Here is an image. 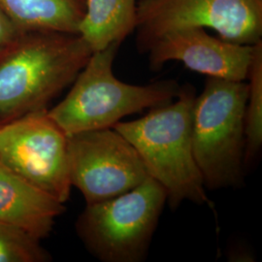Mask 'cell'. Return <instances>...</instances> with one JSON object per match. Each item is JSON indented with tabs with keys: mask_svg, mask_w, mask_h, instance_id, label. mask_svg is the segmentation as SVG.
Here are the masks:
<instances>
[{
	"mask_svg": "<svg viewBox=\"0 0 262 262\" xmlns=\"http://www.w3.org/2000/svg\"><path fill=\"white\" fill-rule=\"evenodd\" d=\"M195 97L191 84L181 85L171 102L150 109L138 120L122 121L113 126L137 150L150 178L164 188L171 210L184 201L211 203L192 150Z\"/></svg>",
	"mask_w": 262,
	"mask_h": 262,
	"instance_id": "7a4b0ae2",
	"label": "cell"
},
{
	"mask_svg": "<svg viewBox=\"0 0 262 262\" xmlns=\"http://www.w3.org/2000/svg\"><path fill=\"white\" fill-rule=\"evenodd\" d=\"M248 95L245 81L208 77L203 92L195 97L192 150L206 189L243 185Z\"/></svg>",
	"mask_w": 262,
	"mask_h": 262,
	"instance_id": "277c9868",
	"label": "cell"
},
{
	"mask_svg": "<svg viewBox=\"0 0 262 262\" xmlns=\"http://www.w3.org/2000/svg\"><path fill=\"white\" fill-rule=\"evenodd\" d=\"M247 80L249 95L245 113V167L257 159L262 147V41L254 45Z\"/></svg>",
	"mask_w": 262,
	"mask_h": 262,
	"instance_id": "4fadbf2b",
	"label": "cell"
},
{
	"mask_svg": "<svg viewBox=\"0 0 262 262\" xmlns=\"http://www.w3.org/2000/svg\"><path fill=\"white\" fill-rule=\"evenodd\" d=\"M0 161L56 200L69 199L68 135L48 109L0 124Z\"/></svg>",
	"mask_w": 262,
	"mask_h": 262,
	"instance_id": "52a82bcc",
	"label": "cell"
},
{
	"mask_svg": "<svg viewBox=\"0 0 262 262\" xmlns=\"http://www.w3.org/2000/svg\"><path fill=\"white\" fill-rule=\"evenodd\" d=\"M93 50L80 34L24 32L0 51V123L49 105L71 85Z\"/></svg>",
	"mask_w": 262,
	"mask_h": 262,
	"instance_id": "6da1fadb",
	"label": "cell"
},
{
	"mask_svg": "<svg viewBox=\"0 0 262 262\" xmlns=\"http://www.w3.org/2000/svg\"><path fill=\"white\" fill-rule=\"evenodd\" d=\"M0 124H1V123H0Z\"/></svg>",
	"mask_w": 262,
	"mask_h": 262,
	"instance_id": "e0dca14e",
	"label": "cell"
},
{
	"mask_svg": "<svg viewBox=\"0 0 262 262\" xmlns=\"http://www.w3.org/2000/svg\"><path fill=\"white\" fill-rule=\"evenodd\" d=\"M121 43L94 52L66 97L52 109V119L67 135L111 128L124 117L174 100L181 90L175 80L145 85L127 84L113 71Z\"/></svg>",
	"mask_w": 262,
	"mask_h": 262,
	"instance_id": "3957f363",
	"label": "cell"
},
{
	"mask_svg": "<svg viewBox=\"0 0 262 262\" xmlns=\"http://www.w3.org/2000/svg\"><path fill=\"white\" fill-rule=\"evenodd\" d=\"M254 45H240L210 35L205 28L174 30L155 41L149 53L152 71L171 61H181L191 71L212 78L246 81Z\"/></svg>",
	"mask_w": 262,
	"mask_h": 262,
	"instance_id": "9c48e42d",
	"label": "cell"
},
{
	"mask_svg": "<svg viewBox=\"0 0 262 262\" xmlns=\"http://www.w3.org/2000/svg\"><path fill=\"white\" fill-rule=\"evenodd\" d=\"M64 203L39 189L0 161V221L17 225L44 239L56 220L66 212Z\"/></svg>",
	"mask_w": 262,
	"mask_h": 262,
	"instance_id": "30bf717a",
	"label": "cell"
},
{
	"mask_svg": "<svg viewBox=\"0 0 262 262\" xmlns=\"http://www.w3.org/2000/svg\"><path fill=\"white\" fill-rule=\"evenodd\" d=\"M166 203L164 188L148 178L121 195L85 204L76 221V232L100 261H143Z\"/></svg>",
	"mask_w": 262,
	"mask_h": 262,
	"instance_id": "5b68a950",
	"label": "cell"
},
{
	"mask_svg": "<svg viewBox=\"0 0 262 262\" xmlns=\"http://www.w3.org/2000/svg\"><path fill=\"white\" fill-rule=\"evenodd\" d=\"M72 187L86 204L121 195L150 178L137 150L114 127L68 135Z\"/></svg>",
	"mask_w": 262,
	"mask_h": 262,
	"instance_id": "ba28073f",
	"label": "cell"
},
{
	"mask_svg": "<svg viewBox=\"0 0 262 262\" xmlns=\"http://www.w3.org/2000/svg\"><path fill=\"white\" fill-rule=\"evenodd\" d=\"M0 8L21 32L54 30L79 34L86 0H0Z\"/></svg>",
	"mask_w": 262,
	"mask_h": 262,
	"instance_id": "8fae6325",
	"label": "cell"
},
{
	"mask_svg": "<svg viewBox=\"0 0 262 262\" xmlns=\"http://www.w3.org/2000/svg\"><path fill=\"white\" fill-rule=\"evenodd\" d=\"M136 0H86L78 33L93 52L121 43L136 27Z\"/></svg>",
	"mask_w": 262,
	"mask_h": 262,
	"instance_id": "7c38bea8",
	"label": "cell"
},
{
	"mask_svg": "<svg viewBox=\"0 0 262 262\" xmlns=\"http://www.w3.org/2000/svg\"><path fill=\"white\" fill-rule=\"evenodd\" d=\"M1 50H2V48H0V51H1Z\"/></svg>",
	"mask_w": 262,
	"mask_h": 262,
	"instance_id": "2e32d148",
	"label": "cell"
},
{
	"mask_svg": "<svg viewBox=\"0 0 262 262\" xmlns=\"http://www.w3.org/2000/svg\"><path fill=\"white\" fill-rule=\"evenodd\" d=\"M52 256L41 239L17 225L0 221V262H48Z\"/></svg>",
	"mask_w": 262,
	"mask_h": 262,
	"instance_id": "5bb4252c",
	"label": "cell"
},
{
	"mask_svg": "<svg viewBox=\"0 0 262 262\" xmlns=\"http://www.w3.org/2000/svg\"><path fill=\"white\" fill-rule=\"evenodd\" d=\"M211 28L225 41L255 45L262 41V0H140L137 47L147 53L155 41L174 30Z\"/></svg>",
	"mask_w": 262,
	"mask_h": 262,
	"instance_id": "8992f818",
	"label": "cell"
},
{
	"mask_svg": "<svg viewBox=\"0 0 262 262\" xmlns=\"http://www.w3.org/2000/svg\"><path fill=\"white\" fill-rule=\"evenodd\" d=\"M23 33L7 14L0 8V48L12 44Z\"/></svg>",
	"mask_w": 262,
	"mask_h": 262,
	"instance_id": "9a60e30c",
	"label": "cell"
}]
</instances>
